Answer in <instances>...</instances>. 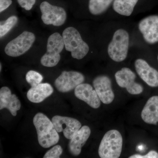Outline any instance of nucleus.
I'll return each instance as SVG.
<instances>
[{
	"instance_id": "24",
	"label": "nucleus",
	"mask_w": 158,
	"mask_h": 158,
	"mask_svg": "<svg viewBox=\"0 0 158 158\" xmlns=\"http://www.w3.org/2000/svg\"><path fill=\"white\" fill-rule=\"evenodd\" d=\"M17 2L22 8L29 11L32 9L36 0H17Z\"/></svg>"
},
{
	"instance_id": "10",
	"label": "nucleus",
	"mask_w": 158,
	"mask_h": 158,
	"mask_svg": "<svg viewBox=\"0 0 158 158\" xmlns=\"http://www.w3.org/2000/svg\"><path fill=\"white\" fill-rule=\"evenodd\" d=\"M138 28L144 41L148 44L158 42V15H151L141 19Z\"/></svg>"
},
{
	"instance_id": "19",
	"label": "nucleus",
	"mask_w": 158,
	"mask_h": 158,
	"mask_svg": "<svg viewBox=\"0 0 158 158\" xmlns=\"http://www.w3.org/2000/svg\"><path fill=\"white\" fill-rule=\"evenodd\" d=\"M138 1L139 0H114L113 8L117 14L128 17L132 14Z\"/></svg>"
},
{
	"instance_id": "16",
	"label": "nucleus",
	"mask_w": 158,
	"mask_h": 158,
	"mask_svg": "<svg viewBox=\"0 0 158 158\" xmlns=\"http://www.w3.org/2000/svg\"><path fill=\"white\" fill-rule=\"evenodd\" d=\"M90 133V127L84 126L75 134L68 144L69 151L72 155L77 156L81 154L82 148L87 142Z\"/></svg>"
},
{
	"instance_id": "9",
	"label": "nucleus",
	"mask_w": 158,
	"mask_h": 158,
	"mask_svg": "<svg viewBox=\"0 0 158 158\" xmlns=\"http://www.w3.org/2000/svg\"><path fill=\"white\" fill-rule=\"evenodd\" d=\"M85 78L84 75L78 72L63 71L55 81V87L59 92L66 93L75 89L77 86L83 83Z\"/></svg>"
},
{
	"instance_id": "22",
	"label": "nucleus",
	"mask_w": 158,
	"mask_h": 158,
	"mask_svg": "<svg viewBox=\"0 0 158 158\" xmlns=\"http://www.w3.org/2000/svg\"><path fill=\"white\" fill-rule=\"evenodd\" d=\"M26 79L31 87H34L41 83L43 77L37 72L30 70L26 74Z\"/></svg>"
},
{
	"instance_id": "28",
	"label": "nucleus",
	"mask_w": 158,
	"mask_h": 158,
	"mask_svg": "<svg viewBox=\"0 0 158 158\" xmlns=\"http://www.w3.org/2000/svg\"></svg>"
},
{
	"instance_id": "6",
	"label": "nucleus",
	"mask_w": 158,
	"mask_h": 158,
	"mask_svg": "<svg viewBox=\"0 0 158 158\" xmlns=\"http://www.w3.org/2000/svg\"><path fill=\"white\" fill-rule=\"evenodd\" d=\"M35 40V36L33 33L24 31L7 44L5 53L9 56H19L30 49Z\"/></svg>"
},
{
	"instance_id": "7",
	"label": "nucleus",
	"mask_w": 158,
	"mask_h": 158,
	"mask_svg": "<svg viewBox=\"0 0 158 158\" xmlns=\"http://www.w3.org/2000/svg\"><path fill=\"white\" fill-rule=\"evenodd\" d=\"M41 19L46 25L61 26L66 20V13L62 7L54 6L47 2H43L40 5Z\"/></svg>"
},
{
	"instance_id": "11",
	"label": "nucleus",
	"mask_w": 158,
	"mask_h": 158,
	"mask_svg": "<svg viewBox=\"0 0 158 158\" xmlns=\"http://www.w3.org/2000/svg\"><path fill=\"white\" fill-rule=\"evenodd\" d=\"M52 121L58 133L63 132L65 138L71 139L81 127V123L76 118L55 116Z\"/></svg>"
},
{
	"instance_id": "5",
	"label": "nucleus",
	"mask_w": 158,
	"mask_h": 158,
	"mask_svg": "<svg viewBox=\"0 0 158 158\" xmlns=\"http://www.w3.org/2000/svg\"><path fill=\"white\" fill-rule=\"evenodd\" d=\"M65 47L62 36L59 33H55L48 37L46 53L40 59V63L46 67H52L59 63L60 53Z\"/></svg>"
},
{
	"instance_id": "23",
	"label": "nucleus",
	"mask_w": 158,
	"mask_h": 158,
	"mask_svg": "<svg viewBox=\"0 0 158 158\" xmlns=\"http://www.w3.org/2000/svg\"><path fill=\"white\" fill-rule=\"evenodd\" d=\"M63 149L60 145H56L46 153L44 158H59L62 155Z\"/></svg>"
},
{
	"instance_id": "4",
	"label": "nucleus",
	"mask_w": 158,
	"mask_h": 158,
	"mask_svg": "<svg viewBox=\"0 0 158 158\" xmlns=\"http://www.w3.org/2000/svg\"><path fill=\"white\" fill-rule=\"evenodd\" d=\"M123 138L121 134L116 130L107 132L102 139L98 148L101 158H118L121 155Z\"/></svg>"
},
{
	"instance_id": "26",
	"label": "nucleus",
	"mask_w": 158,
	"mask_h": 158,
	"mask_svg": "<svg viewBox=\"0 0 158 158\" xmlns=\"http://www.w3.org/2000/svg\"><path fill=\"white\" fill-rule=\"evenodd\" d=\"M11 0H0V12H2L12 4Z\"/></svg>"
},
{
	"instance_id": "14",
	"label": "nucleus",
	"mask_w": 158,
	"mask_h": 158,
	"mask_svg": "<svg viewBox=\"0 0 158 158\" xmlns=\"http://www.w3.org/2000/svg\"><path fill=\"white\" fill-rule=\"evenodd\" d=\"M77 98L83 101L94 109L100 106L101 100L95 89L88 84L82 83L77 86L74 90Z\"/></svg>"
},
{
	"instance_id": "21",
	"label": "nucleus",
	"mask_w": 158,
	"mask_h": 158,
	"mask_svg": "<svg viewBox=\"0 0 158 158\" xmlns=\"http://www.w3.org/2000/svg\"><path fill=\"white\" fill-rule=\"evenodd\" d=\"M18 20V19L16 16H11L6 20L4 24L1 25L0 26L1 38L9 33V31L17 23Z\"/></svg>"
},
{
	"instance_id": "18",
	"label": "nucleus",
	"mask_w": 158,
	"mask_h": 158,
	"mask_svg": "<svg viewBox=\"0 0 158 158\" xmlns=\"http://www.w3.org/2000/svg\"><path fill=\"white\" fill-rule=\"evenodd\" d=\"M141 118L148 124L158 123V96L152 97L148 100L141 114Z\"/></svg>"
},
{
	"instance_id": "25",
	"label": "nucleus",
	"mask_w": 158,
	"mask_h": 158,
	"mask_svg": "<svg viewBox=\"0 0 158 158\" xmlns=\"http://www.w3.org/2000/svg\"><path fill=\"white\" fill-rule=\"evenodd\" d=\"M129 158H158V153L155 151H151L145 155L135 154L131 156Z\"/></svg>"
},
{
	"instance_id": "20",
	"label": "nucleus",
	"mask_w": 158,
	"mask_h": 158,
	"mask_svg": "<svg viewBox=\"0 0 158 158\" xmlns=\"http://www.w3.org/2000/svg\"><path fill=\"white\" fill-rule=\"evenodd\" d=\"M114 0H89L88 9L94 15L103 14L109 9Z\"/></svg>"
},
{
	"instance_id": "3",
	"label": "nucleus",
	"mask_w": 158,
	"mask_h": 158,
	"mask_svg": "<svg viewBox=\"0 0 158 158\" xmlns=\"http://www.w3.org/2000/svg\"><path fill=\"white\" fill-rule=\"evenodd\" d=\"M62 37L65 49L71 53L74 59L80 60L88 54L89 47L82 39L81 34L73 27H69L63 31Z\"/></svg>"
},
{
	"instance_id": "15",
	"label": "nucleus",
	"mask_w": 158,
	"mask_h": 158,
	"mask_svg": "<svg viewBox=\"0 0 158 158\" xmlns=\"http://www.w3.org/2000/svg\"><path fill=\"white\" fill-rule=\"evenodd\" d=\"M21 105L17 96L12 94L11 90L8 87H3L0 89V110L8 109L11 115H17V112L20 109Z\"/></svg>"
},
{
	"instance_id": "8",
	"label": "nucleus",
	"mask_w": 158,
	"mask_h": 158,
	"mask_svg": "<svg viewBox=\"0 0 158 158\" xmlns=\"http://www.w3.org/2000/svg\"><path fill=\"white\" fill-rule=\"evenodd\" d=\"M115 77L117 85L121 88H126L129 93L135 95L143 92V86L135 82V73L130 69L122 68L115 73Z\"/></svg>"
},
{
	"instance_id": "1",
	"label": "nucleus",
	"mask_w": 158,
	"mask_h": 158,
	"mask_svg": "<svg viewBox=\"0 0 158 158\" xmlns=\"http://www.w3.org/2000/svg\"><path fill=\"white\" fill-rule=\"evenodd\" d=\"M39 144L44 148H48L59 142V136L52 122L42 113H38L33 118Z\"/></svg>"
},
{
	"instance_id": "13",
	"label": "nucleus",
	"mask_w": 158,
	"mask_h": 158,
	"mask_svg": "<svg viewBox=\"0 0 158 158\" xmlns=\"http://www.w3.org/2000/svg\"><path fill=\"white\" fill-rule=\"evenodd\" d=\"M135 66L139 76L148 86L158 87V71L151 67L147 61L142 59H136Z\"/></svg>"
},
{
	"instance_id": "2",
	"label": "nucleus",
	"mask_w": 158,
	"mask_h": 158,
	"mask_svg": "<svg viewBox=\"0 0 158 158\" xmlns=\"http://www.w3.org/2000/svg\"><path fill=\"white\" fill-rule=\"evenodd\" d=\"M130 35L125 29H117L114 32L108 46V55L114 62H123L128 54Z\"/></svg>"
},
{
	"instance_id": "17",
	"label": "nucleus",
	"mask_w": 158,
	"mask_h": 158,
	"mask_svg": "<svg viewBox=\"0 0 158 158\" xmlns=\"http://www.w3.org/2000/svg\"><path fill=\"white\" fill-rule=\"evenodd\" d=\"M53 91V88L48 83H40L29 89L27 97L30 102L39 103L50 96Z\"/></svg>"
},
{
	"instance_id": "12",
	"label": "nucleus",
	"mask_w": 158,
	"mask_h": 158,
	"mask_svg": "<svg viewBox=\"0 0 158 158\" xmlns=\"http://www.w3.org/2000/svg\"><path fill=\"white\" fill-rule=\"evenodd\" d=\"M93 85L101 101L105 104H109L115 98L112 88V82L109 77L100 75L93 80Z\"/></svg>"
},
{
	"instance_id": "27",
	"label": "nucleus",
	"mask_w": 158,
	"mask_h": 158,
	"mask_svg": "<svg viewBox=\"0 0 158 158\" xmlns=\"http://www.w3.org/2000/svg\"><path fill=\"white\" fill-rule=\"evenodd\" d=\"M0 66H1V68H0V70H2V64L1 63V65H0Z\"/></svg>"
}]
</instances>
